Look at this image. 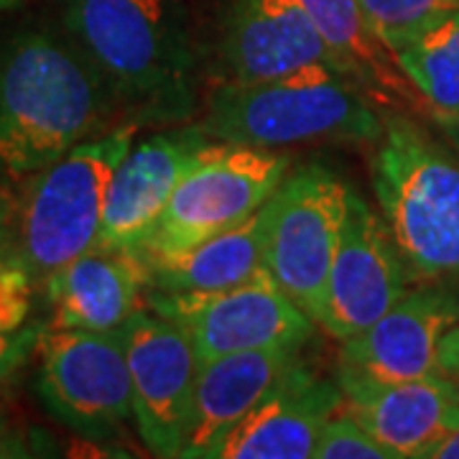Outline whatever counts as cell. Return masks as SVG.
Wrapping results in <instances>:
<instances>
[{
    "label": "cell",
    "instance_id": "6da1fadb",
    "mask_svg": "<svg viewBox=\"0 0 459 459\" xmlns=\"http://www.w3.org/2000/svg\"><path fill=\"white\" fill-rule=\"evenodd\" d=\"M113 90L66 33L29 29L0 44V189L13 195L82 141L110 131Z\"/></svg>",
    "mask_w": 459,
    "mask_h": 459
},
{
    "label": "cell",
    "instance_id": "7a4b0ae2",
    "mask_svg": "<svg viewBox=\"0 0 459 459\" xmlns=\"http://www.w3.org/2000/svg\"><path fill=\"white\" fill-rule=\"evenodd\" d=\"M65 33L133 123H179L197 105V54L179 0H59Z\"/></svg>",
    "mask_w": 459,
    "mask_h": 459
},
{
    "label": "cell",
    "instance_id": "3957f363",
    "mask_svg": "<svg viewBox=\"0 0 459 459\" xmlns=\"http://www.w3.org/2000/svg\"><path fill=\"white\" fill-rule=\"evenodd\" d=\"M138 133L141 123L123 120L13 192L0 225V258L41 281L98 246L110 181Z\"/></svg>",
    "mask_w": 459,
    "mask_h": 459
},
{
    "label": "cell",
    "instance_id": "277c9868",
    "mask_svg": "<svg viewBox=\"0 0 459 459\" xmlns=\"http://www.w3.org/2000/svg\"><path fill=\"white\" fill-rule=\"evenodd\" d=\"M230 146L286 148L299 143H377L385 120L347 74L314 66L268 82H222L197 123Z\"/></svg>",
    "mask_w": 459,
    "mask_h": 459
},
{
    "label": "cell",
    "instance_id": "5b68a950",
    "mask_svg": "<svg viewBox=\"0 0 459 459\" xmlns=\"http://www.w3.org/2000/svg\"><path fill=\"white\" fill-rule=\"evenodd\" d=\"M373 192L411 276L459 283V161L411 117H385Z\"/></svg>",
    "mask_w": 459,
    "mask_h": 459
},
{
    "label": "cell",
    "instance_id": "8992f818",
    "mask_svg": "<svg viewBox=\"0 0 459 459\" xmlns=\"http://www.w3.org/2000/svg\"><path fill=\"white\" fill-rule=\"evenodd\" d=\"M289 169L291 159L279 148L214 141L202 161L181 179L138 255L151 268L243 225L276 195Z\"/></svg>",
    "mask_w": 459,
    "mask_h": 459
},
{
    "label": "cell",
    "instance_id": "52a82bcc",
    "mask_svg": "<svg viewBox=\"0 0 459 459\" xmlns=\"http://www.w3.org/2000/svg\"><path fill=\"white\" fill-rule=\"evenodd\" d=\"M350 186L327 166H304L265 202V271L322 327Z\"/></svg>",
    "mask_w": 459,
    "mask_h": 459
},
{
    "label": "cell",
    "instance_id": "ba28073f",
    "mask_svg": "<svg viewBox=\"0 0 459 459\" xmlns=\"http://www.w3.org/2000/svg\"><path fill=\"white\" fill-rule=\"evenodd\" d=\"M33 355V394L56 424L82 439L102 442L133 419L123 329L44 327Z\"/></svg>",
    "mask_w": 459,
    "mask_h": 459
},
{
    "label": "cell",
    "instance_id": "9c48e42d",
    "mask_svg": "<svg viewBox=\"0 0 459 459\" xmlns=\"http://www.w3.org/2000/svg\"><path fill=\"white\" fill-rule=\"evenodd\" d=\"M131 368L133 421L153 457H181L199 362L177 319L141 309L123 325Z\"/></svg>",
    "mask_w": 459,
    "mask_h": 459
},
{
    "label": "cell",
    "instance_id": "30bf717a",
    "mask_svg": "<svg viewBox=\"0 0 459 459\" xmlns=\"http://www.w3.org/2000/svg\"><path fill=\"white\" fill-rule=\"evenodd\" d=\"M146 309L186 327L199 365L246 350L304 347L316 327L312 316L281 291L268 271L232 291L204 299L146 294Z\"/></svg>",
    "mask_w": 459,
    "mask_h": 459
},
{
    "label": "cell",
    "instance_id": "8fae6325",
    "mask_svg": "<svg viewBox=\"0 0 459 459\" xmlns=\"http://www.w3.org/2000/svg\"><path fill=\"white\" fill-rule=\"evenodd\" d=\"M459 325V294L446 283L409 289L368 329L342 340L337 385H388L439 370V344Z\"/></svg>",
    "mask_w": 459,
    "mask_h": 459
},
{
    "label": "cell",
    "instance_id": "7c38bea8",
    "mask_svg": "<svg viewBox=\"0 0 459 459\" xmlns=\"http://www.w3.org/2000/svg\"><path fill=\"white\" fill-rule=\"evenodd\" d=\"M409 265L383 214L350 189L337 255L332 263L322 329L347 340L368 329L409 291Z\"/></svg>",
    "mask_w": 459,
    "mask_h": 459
},
{
    "label": "cell",
    "instance_id": "4fadbf2b",
    "mask_svg": "<svg viewBox=\"0 0 459 459\" xmlns=\"http://www.w3.org/2000/svg\"><path fill=\"white\" fill-rule=\"evenodd\" d=\"M212 143L199 126L138 138L110 181L98 246L138 253L181 179Z\"/></svg>",
    "mask_w": 459,
    "mask_h": 459
},
{
    "label": "cell",
    "instance_id": "5bb4252c",
    "mask_svg": "<svg viewBox=\"0 0 459 459\" xmlns=\"http://www.w3.org/2000/svg\"><path fill=\"white\" fill-rule=\"evenodd\" d=\"M220 54L232 82H268L314 66L347 74L301 0H230Z\"/></svg>",
    "mask_w": 459,
    "mask_h": 459
},
{
    "label": "cell",
    "instance_id": "9a60e30c",
    "mask_svg": "<svg viewBox=\"0 0 459 459\" xmlns=\"http://www.w3.org/2000/svg\"><path fill=\"white\" fill-rule=\"evenodd\" d=\"M39 283L47 327L115 332L146 307L151 268L138 253L95 246Z\"/></svg>",
    "mask_w": 459,
    "mask_h": 459
},
{
    "label": "cell",
    "instance_id": "2e32d148",
    "mask_svg": "<svg viewBox=\"0 0 459 459\" xmlns=\"http://www.w3.org/2000/svg\"><path fill=\"white\" fill-rule=\"evenodd\" d=\"M342 403L337 383L299 362L214 446L210 459H314L322 427Z\"/></svg>",
    "mask_w": 459,
    "mask_h": 459
},
{
    "label": "cell",
    "instance_id": "e0dca14e",
    "mask_svg": "<svg viewBox=\"0 0 459 459\" xmlns=\"http://www.w3.org/2000/svg\"><path fill=\"white\" fill-rule=\"evenodd\" d=\"M301 362V347H263L199 365L181 459H210L212 449Z\"/></svg>",
    "mask_w": 459,
    "mask_h": 459
},
{
    "label": "cell",
    "instance_id": "ac0fdd59",
    "mask_svg": "<svg viewBox=\"0 0 459 459\" xmlns=\"http://www.w3.org/2000/svg\"><path fill=\"white\" fill-rule=\"evenodd\" d=\"M342 395L344 406L394 459L424 457L459 411V385L442 370L403 383L347 388Z\"/></svg>",
    "mask_w": 459,
    "mask_h": 459
},
{
    "label": "cell",
    "instance_id": "d6986e66",
    "mask_svg": "<svg viewBox=\"0 0 459 459\" xmlns=\"http://www.w3.org/2000/svg\"><path fill=\"white\" fill-rule=\"evenodd\" d=\"M265 207V204H263ZM243 225L214 235L179 258L151 265L146 294L164 299H204L232 291L265 271V210Z\"/></svg>",
    "mask_w": 459,
    "mask_h": 459
},
{
    "label": "cell",
    "instance_id": "ffe728a7",
    "mask_svg": "<svg viewBox=\"0 0 459 459\" xmlns=\"http://www.w3.org/2000/svg\"><path fill=\"white\" fill-rule=\"evenodd\" d=\"M332 51L340 56L347 74L380 105L419 108L421 98L406 80L394 54L376 36L362 16L358 0H301Z\"/></svg>",
    "mask_w": 459,
    "mask_h": 459
},
{
    "label": "cell",
    "instance_id": "44dd1931",
    "mask_svg": "<svg viewBox=\"0 0 459 459\" xmlns=\"http://www.w3.org/2000/svg\"><path fill=\"white\" fill-rule=\"evenodd\" d=\"M395 65L444 128L459 123V8L395 39Z\"/></svg>",
    "mask_w": 459,
    "mask_h": 459
},
{
    "label": "cell",
    "instance_id": "7402d4cb",
    "mask_svg": "<svg viewBox=\"0 0 459 459\" xmlns=\"http://www.w3.org/2000/svg\"><path fill=\"white\" fill-rule=\"evenodd\" d=\"M39 281L18 263L0 258V388L36 350L41 325L33 322Z\"/></svg>",
    "mask_w": 459,
    "mask_h": 459
},
{
    "label": "cell",
    "instance_id": "603a6c76",
    "mask_svg": "<svg viewBox=\"0 0 459 459\" xmlns=\"http://www.w3.org/2000/svg\"><path fill=\"white\" fill-rule=\"evenodd\" d=\"M376 36L391 47L395 39L427 26L442 13L457 11L459 0H358Z\"/></svg>",
    "mask_w": 459,
    "mask_h": 459
},
{
    "label": "cell",
    "instance_id": "cb8c5ba5",
    "mask_svg": "<svg viewBox=\"0 0 459 459\" xmlns=\"http://www.w3.org/2000/svg\"><path fill=\"white\" fill-rule=\"evenodd\" d=\"M314 459H394V455L342 403L322 427Z\"/></svg>",
    "mask_w": 459,
    "mask_h": 459
},
{
    "label": "cell",
    "instance_id": "d4e9b609",
    "mask_svg": "<svg viewBox=\"0 0 459 459\" xmlns=\"http://www.w3.org/2000/svg\"><path fill=\"white\" fill-rule=\"evenodd\" d=\"M31 444L26 442L23 429L0 409V459L31 457Z\"/></svg>",
    "mask_w": 459,
    "mask_h": 459
},
{
    "label": "cell",
    "instance_id": "484cf974",
    "mask_svg": "<svg viewBox=\"0 0 459 459\" xmlns=\"http://www.w3.org/2000/svg\"><path fill=\"white\" fill-rule=\"evenodd\" d=\"M421 459H459V411L449 419V424L431 442Z\"/></svg>",
    "mask_w": 459,
    "mask_h": 459
},
{
    "label": "cell",
    "instance_id": "4316f807",
    "mask_svg": "<svg viewBox=\"0 0 459 459\" xmlns=\"http://www.w3.org/2000/svg\"><path fill=\"white\" fill-rule=\"evenodd\" d=\"M439 370L459 385V325L449 329L439 344Z\"/></svg>",
    "mask_w": 459,
    "mask_h": 459
},
{
    "label": "cell",
    "instance_id": "83f0119b",
    "mask_svg": "<svg viewBox=\"0 0 459 459\" xmlns=\"http://www.w3.org/2000/svg\"><path fill=\"white\" fill-rule=\"evenodd\" d=\"M8 207H11V195L0 189V225H3V220H5V214H8Z\"/></svg>",
    "mask_w": 459,
    "mask_h": 459
},
{
    "label": "cell",
    "instance_id": "f1b7e54d",
    "mask_svg": "<svg viewBox=\"0 0 459 459\" xmlns=\"http://www.w3.org/2000/svg\"><path fill=\"white\" fill-rule=\"evenodd\" d=\"M446 133H449L452 143H455V148L459 151V123H457V126H446Z\"/></svg>",
    "mask_w": 459,
    "mask_h": 459
},
{
    "label": "cell",
    "instance_id": "f546056e",
    "mask_svg": "<svg viewBox=\"0 0 459 459\" xmlns=\"http://www.w3.org/2000/svg\"><path fill=\"white\" fill-rule=\"evenodd\" d=\"M21 0H0V13H5V11H11V8H16Z\"/></svg>",
    "mask_w": 459,
    "mask_h": 459
}]
</instances>
